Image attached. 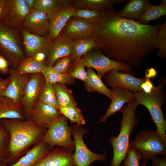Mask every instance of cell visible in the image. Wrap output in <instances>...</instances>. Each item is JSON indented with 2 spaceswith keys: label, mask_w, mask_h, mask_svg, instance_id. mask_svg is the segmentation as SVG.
Masks as SVG:
<instances>
[{
  "label": "cell",
  "mask_w": 166,
  "mask_h": 166,
  "mask_svg": "<svg viewBox=\"0 0 166 166\" xmlns=\"http://www.w3.org/2000/svg\"><path fill=\"white\" fill-rule=\"evenodd\" d=\"M10 81L9 77L0 81V98L3 96V93Z\"/></svg>",
  "instance_id": "44"
},
{
  "label": "cell",
  "mask_w": 166,
  "mask_h": 166,
  "mask_svg": "<svg viewBox=\"0 0 166 166\" xmlns=\"http://www.w3.org/2000/svg\"><path fill=\"white\" fill-rule=\"evenodd\" d=\"M9 64L7 60L0 55V72L1 74H6L9 73Z\"/></svg>",
  "instance_id": "42"
},
{
  "label": "cell",
  "mask_w": 166,
  "mask_h": 166,
  "mask_svg": "<svg viewBox=\"0 0 166 166\" xmlns=\"http://www.w3.org/2000/svg\"><path fill=\"white\" fill-rule=\"evenodd\" d=\"M6 9V0H0V21H4Z\"/></svg>",
  "instance_id": "45"
},
{
  "label": "cell",
  "mask_w": 166,
  "mask_h": 166,
  "mask_svg": "<svg viewBox=\"0 0 166 166\" xmlns=\"http://www.w3.org/2000/svg\"><path fill=\"white\" fill-rule=\"evenodd\" d=\"M2 79H3L2 78L0 77V81L2 80Z\"/></svg>",
  "instance_id": "50"
},
{
  "label": "cell",
  "mask_w": 166,
  "mask_h": 166,
  "mask_svg": "<svg viewBox=\"0 0 166 166\" xmlns=\"http://www.w3.org/2000/svg\"><path fill=\"white\" fill-rule=\"evenodd\" d=\"M85 68L81 65L73 66L67 73L71 77L79 79L85 82L87 78V73Z\"/></svg>",
  "instance_id": "40"
},
{
  "label": "cell",
  "mask_w": 166,
  "mask_h": 166,
  "mask_svg": "<svg viewBox=\"0 0 166 166\" xmlns=\"http://www.w3.org/2000/svg\"><path fill=\"white\" fill-rule=\"evenodd\" d=\"M74 152L56 146L34 166H77L73 158Z\"/></svg>",
  "instance_id": "18"
},
{
  "label": "cell",
  "mask_w": 166,
  "mask_h": 166,
  "mask_svg": "<svg viewBox=\"0 0 166 166\" xmlns=\"http://www.w3.org/2000/svg\"><path fill=\"white\" fill-rule=\"evenodd\" d=\"M129 145L140 153L145 164L154 155L160 154L166 157V143L156 130L145 129L140 131Z\"/></svg>",
  "instance_id": "6"
},
{
  "label": "cell",
  "mask_w": 166,
  "mask_h": 166,
  "mask_svg": "<svg viewBox=\"0 0 166 166\" xmlns=\"http://www.w3.org/2000/svg\"><path fill=\"white\" fill-rule=\"evenodd\" d=\"M71 136L67 118L61 115L50 125L41 141L52 149L58 146L74 152L75 143Z\"/></svg>",
  "instance_id": "8"
},
{
  "label": "cell",
  "mask_w": 166,
  "mask_h": 166,
  "mask_svg": "<svg viewBox=\"0 0 166 166\" xmlns=\"http://www.w3.org/2000/svg\"><path fill=\"white\" fill-rule=\"evenodd\" d=\"M95 25V24L72 17L60 34L70 41L92 37Z\"/></svg>",
  "instance_id": "13"
},
{
  "label": "cell",
  "mask_w": 166,
  "mask_h": 166,
  "mask_svg": "<svg viewBox=\"0 0 166 166\" xmlns=\"http://www.w3.org/2000/svg\"><path fill=\"white\" fill-rule=\"evenodd\" d=\"M101 12L93 35L97 48L115 61L139 67L156 49L155 39L161 25L142 24L121 17L111 9Z\"/></svg>",
  "instance_id": "1"
},
{
  "label": "cell",
  "mask_w": 166,
  "mask_h": 166,
  "mask_svg": "<svg viewBox=\"0 0 166 166\" xmlns=\"http://www.w3.org/2000/svg\"><path fill=\"white\" fill-rule=\"evenodd\" d=\"M138 105L134 101L128 103L120 110L122 117L120 121V132L117 136L113 135L109 140L113 151L109 166H120L126 157L129 146L130 136L139 123L136 114Z\"/></svg>",
  "instance_id": "3"
},
{
  "label": "cell",
  "mask_w": 166,
  "mask_h": 166,
  "mask_svg": "<svg viewBox=\"0 0 166 166\" xmlns=\"http://www.w3.org/2000/svg\"><path fill=\"white\" fill-rule=\"evenodd\" d=\"M25 1L30 11L35 9L37 0H25Z\"/></svg>",
  "instance_id": "46"
},
{
  "label": "cell",
  "mask_w": 166,
  "mask_h": 166,
  "mask_svg": "<svg viewBox=\"0 0 166 166\" xmlns=\"http://www.w3.org/2000/svg\"><path fill=\"white\" fill-rule=\"evenodd\" d=\"M10 135L0 120V156L4 159L10 156L8 147L10 141Z\"/></svg>",
  "instance_id": "36"
},
{
  "label": "cell",
  "mask_w": 166,
  "mask_h": 166,
  "mask_svg": "<svg viewBox=\"0 0 166 166\" xmlns=\"http://www.w3.org/2000/svg\"><path fill=\"white\" fill-rule=\"evenodd\" d=\"M6 5L4 21L15 29L21 28L30 12L25 0H6Z\"/></svg>",
  "instance_id": "15"
},
{
  "label": "cell",
  "mask_w": 166,
  "mask_h": 166,
  "mask_svg": "<svg viewBox=\"0 0 166 166\" xmlns=\"http://www.w3.org/2000/svg\"><path fill=\"white\" fill-rule=\"evenodd\" d=\"M87 78L84 82L86 89L89 92H95L102 93L111 100L112 94L111 90L104 84L101 78L91 68L87 67Z\"/></svg>",
  "instance_id": "25"
},
{
  "label": "cell",
  "mask_w": 166,
  "mask_h": 166,
  "mask_svg": "<svg viewBox=\"0 0 166 166\" xmlns=\"http://www.w3.org/2000/svg\"><path fill=\"white\" fill-rule=\"evenodd\" d=\"M61 34L53 40L48 57L46 65L53 66L59 59L71 56L72 53L71 42Z\"/></svg>",
  "instance_id": "22"
},
{
  "label": "cell",
  "mask_w": 166,
  "mask_h": 166,
  "mask_svg": "<svg viewBox=\"0 0 166 166\" xmlns=\"http://www.w3.org/2000/svg\"><path fill=\"white\" fill-rule=\"evenodd\" d=\"M64 0H37L34 9L41 11L47 12L59 6Z\"/></svg>",
  "instance_id": "39"
},
{
  "label": "cell",
  "mask_w": 166,
  "mask_h": 166,
  "mask_svg": "<svg viewBox=\"0 0 166 166\" xmlns=\"http://www.w3.org/2000/svg\"><path fill=\"white\" fill-rule=\"evenodd\" d=\"M166 14V0H163L157 5L152 4L142 14L138 22L141 24H148L151 20L156 19Z\"/></svg>",
  "instance_id": "29"
},
{
  "label": "cell",
  "mask_w": 166,
  "mask_h": 166,
  "mask_svg": "<svg viewBox=\"0 0 166 166\" xmlns=\"http://www.w3.org/2000/svg\"><path fill=\"white\" fill-rule=\"evenodd\" d=\"M116 69L106 73L103 77L106 84L112 87H118L132 92L142 91L140 87L146 77H135L130 73Z\"/></svg>",
  "instance_id": "12"
},
{
  "label": "cell",
  "mask_w": 166,
  "mask_h": 166,
  "mask_svg": "<svg viewBox=\"0 0 166 166\" xmlns=\"http://www.w3.org/2000/svg\"><path fill=\"white\" fill-rule=\"evenodd\" d=\"M142 159L140 153L129 145L126 157L123 161L124 166H139Z\"/></svg>",
  "instance_id": "37"
},
{
  "label": "cell",
  "mask_w": 166,
  "mask_h": 166,
  "mask_svg": "<svg viewBox=\"0 0 166 166\" xmlns=\"http://www.w3.org/2000/svg\"><path fill=\"white\" fill-rule=\"evenodd\" d=\"M123 0H76L73 4L76 9H86L100 12L111 10L114 4Z\"/></svg>",
  "instance_id": "27"
},
{
  "label": "cell",
  "mask_w": 166,
  "mask_h": 166,
  "mask_svg": "<svg viewBox=\"0 0 166 166\" xmlns=\"http://www.w3.org/2000/svg\"><path fill=\"white\" fill-rule=\"evenodd\" d=\"M75 143V151L73 155L74 162L77 166H89L97 161L104 162L106 160L105 153L97 154L90 151L85 143L83 136L89 131L82 125L76 124L70 127Z\"/></svg>",
  "instance_id": "9"
},
{
  "label": "cell",
  "mask_w": 166,
  "mask_h": 166,
  "mask_svg": "<svg viewBox=\"0 0 166 166\" xmlns=\"http://www.w3.org/2000/svg\"><path fill=\"white\" fill-rule=\"evenodd\" d=\"M93 50L83 58L74 61L73 66L81 65L85 67L93 68L101 78L107 72L114 69L130 73L132 70L130 65L112 60L105 56L98 48Z\"/></svg>",
  "instance_id": "7"
},
{
  "label": "cell",
  "mask_w": 166,
  "mask_h": 166,
  "mask_svg": "<svg viewBox=\"0 0 166 166\" xmlns=\"http://www.w3.org/2000/svg\"><path fill=\"white\" fill-rule=\"evenodd\" d=\"M73 1L64 0L58 7L46 12L49 23V36L53 40L59 35L72 16L76 9L73 5Z\"/></svg>",
  "instance_id": "11"
},
{
  "label": "cell",
  "mask_w": 166,
  "mask_h": 166,
  "mask_svg": "<svg viewBox=\"0 0 166 166\" xmlns=\"http://www.w3.org/2000/svg\"><path fill=\"white\" fill-rule=\"evenodd\" d=\"M142 166H146V164H145L143 162L142 164Z\"/></svg>",
  "instance_id": "49"
},
{
  "label": "cell",
  "mask_w": 166,
  "mask_h": 166,
  "mask_svg": "<svg viewBox=\"0 0 166 166\" xmlns=\"http://www.w3.org/2000/svg\"><path fill=\"white\" fill-rule=\"evenodd\" d=\"M140 87L142 91L146 93H150L157 89V87L154 85L148 77H146L144 82L141 85Z\"/></svg>",
  "instance_id": "41"
},
{
  "label": "cell",
  "mask_w": 166,
  "mask_h": 166,
  "mask_svg": "<svg viewBox=\"0 0 166 166\" xmlns=\"http://www.w3.org/2000/svg\"><path fill=\"white\" fill-rule=\"evenodd\" d=\"M38 101L58 110L59 105L53 84L45 82L39 96Z\"/></svg>",
  "instance_id": "33"
},
{
  "label": "cell",
  "mask_w": 166,
  "mask_h": 166,
  "mask_svg": "<svg viewBox=\"0 0 166 166\" xmlns=\"http://www.w3.org/2000/svg\"><path fill=\"white\" fill-rule=\"evenodd\" d=\"M41 73L43 75L45 82L54 84L61 83L65 85H71L74 82V79L69 76L67 73H61L53 70L51 66L46 65Z\"/></svg>",
  "instance_id": "30"
},
{
  "label": "cell",
  "mask_w": 166,
  "mask_h": 166,
  "mask_svg": "<svg viewBox=\"0 0 166 166\" xmlns=\"http://www.w3.org/2000/svg\"><path fill=\"white\" fill-rule=\"evenodd\" d=\"M16 29L4 21H0V55L16 69L26 57Z\"/></svg>",
  "instance_id": "5"
},
{
  "label": "cell",
  "mask_w": 166,
  "mask_h": 166,
  "mask_svg": "<svg viewBox=\"0 0 166 166\" xmlns=\"http://www.w3.org/2000/svg\"><path fill=\"white\" fill-rule=\"evenodd\" d=\"M21 28L34 34L49 35V23L47 13L34 9L30 11Z\"/></svg>",
  "instance_id": "16"
},
{
  "label": "cell",
  "mask_w": 166,
  "mask_h": 166,
  "mask_svg": "<svg viewBox=\"0 0 166 166\" xmlns=\"http://www.w3.org/2000/svg\"><path fill=\"white\" fill-rule=\"evenodd\" d=\"M151 5L148 0H129L118 14L122 17L138 21L145 10Z\"/></svg>",
  "instance_id": "24"
},
{
  "label": "cell",
  "mask_w": 166,
  "mask_h": 166,
  "mask_svg": "<svg viewBox=\"0 0 166 166\" xmlns=\"http://www.w3.org/2000/svg\"><path fill=\"white\" fill-rule=\"evenodd\" d=\"M2 124L10 137L8 147L10 156L3 162L7 165L17 162L32 146L41 141L47 128L41 127L31 119H3Z\"/></svg>",
  "instance_id": "2"
},
{
  "label": "cell",
  "mask_w": 166,
  "mask_h": 166,
  "mask_svg": "<svg viewBox=\"0 0 166 166\" xmlns=\"http://www.w3.org/2000/svg\"><path fill=\"white\" fill-rule=\"evenodd\" d=\"M53 85L59 106H77L72 91L67 88L65 84L57 83Z\"/></svg>",
  "instance_id": "28"
},
{
  "label": "cell",
  "mask_w": 166,
  "mask_h": 166,
  "mask_svg": "<svg viewBox=\"0 0 166 166\" xmlns=\"http://www.w3.org/2000/svg\"><path fill=\"white\" fill-rule=\"evenodd\" d=\"M46 65L45 62L38 61L31 57L26 58L16 70L22 73L31 74L41 73Z\"/></svg>",
  "instance_id": "31"
},
{
  "label": "cell",
  "mask_w": 166,
  "mask_h": 166,
  "mask_svg": "<svg viewBox=\"0 0 166 166\" xmlns=\"http://www.w3.org/2000/svg\"><path fill=\"white\" fill-rule=\"evenodd\" d=\"M26 58L40 52L49 54L53 40L49 35L42 36L30 33L21 28Z\"/></svg>",
  "instance_id": "14"
},
{
  "label": "cell",
  "mask_w": 166,
  "mask_h": 166,
  "mask_svg": "<svg viewBox=\"0 0 166 166\" xmlns=\"http://www.w3.org/2000/svg\"><path fill=\"white\" fill-rule=\"evenodd\" d=\"M121 166H124L123 164H122Z\"/></svg>",
  "instance_id": "51"
},
{
  "label": "cell",
  "mask_w": 166,
  "mask_h": 166,
  "mask_svg": "<svg viewBox=\"0 0 166 166\" xmlns=\"http://www.w3.org/2000/svg\"><path fill=\"white\" fill-rule=\"evenodd\" d=\"M101 12L86 9H76L72 17L95 24L101 19Z\"/></svg>",
  "instance_id": "35"
},
{
  "label": "cell",
  "mask_w": 166,
  "mask_h": 166,
  "mask_svg": "<svg viewBox=\"0 0 166 166\" xmlns=\"http://www.w3.org/2000/svg\"><path fill=\"white\" fill-rule=\"evenodd\" d=\"M45 81L41 73L31 74L21 101L25 120L30 119L33 109L38 101Z\"/></svg>",
  "instance_id": "10"
},
{
  "label": "cell",
  "mask_w": 166,
  "mask_h": 166,
  "mask_svg": "<svg viewBox=\"0 0 166 166\" xmlns=\"http://www.w3.org/2000/svg\"><path fill=\"white\" fill-rule=\"evenodd\" d=\"M8 74L10 81L3 96L10 98L16 102L21 103L24 88L31 74L20 73L11 67Z\"/></svg>",
  "instance_id": "17"
},
{
  "label": "cell",
  "mask_w": 166,
  "mask_h": 166,
  "mask_svg": "<svg viewBox=\"0 0 166 166\" xmlns=\"http://www.w3.org/2000/svg\"><path fill=\"white\" fill-rule=\"evenodd\" d=\"M61 115L57 109L38 101L33 109L30 119L38 125L48 128Z\"/></svg>",
  "instance_id": "19"
},
{
  "label": "cell",
  "mask_w": 166,
  "mask_h": 166,
  "mask_svg": "<svg viewBox=\"0 0 166 166\" xmlns=\"http://www.w3.org/2000/svg\"><path fill=\"white\" fill-rule=\"evenodd\" d=\"M58 110L61 114L69 120L71 124L82 125L86 123L81 110L77 106H59Z\"/></svg>",
  "instance_id": "32"
},
{
  "label": "cell",
  "mask_w": 166,
  "mask_h": 166,
  "mask_svg": "<svg viewBox=\"0 0 166 166\" xmlns=\"http://www.w3.org/2000/svg\"><path fill=\"white\" fill-rule=\"evenodd\" d=\"M71 47V57L74 61L97 48V45L95 39L92 37L72 41Z\"/></svg>",
  "instance_id": "26"
},
{
  "label": "cell",
  "mask_w": 166,
  "mask_h": 166,
  "mask_svg": "<svg viewBox=\"0 0 166 166\" xmlns=\"http://www.w3.org/2000/svg\"><path fill=\"white\" fill-rule=\"evenodd\" d=\"M74 60L71 56H66L58 59L54 65L51 66L52 69L59 73H66L73 66Z\"/></svg>",
  "instance_id": "38"
},
{
  "label": "cell",
  "mask_w": 166,
  "mask_h": 166,
  "mask_svg": "<svg viewBox=\"0 0 166 166\" xmlns=\"http://www.w3.org/2000/svg\"><path fill=\"white\" fill-rule=\"evenodd\" d=\"M5 163L3 161L0 162V166H4Z\"/></svg>",
  "instance_id": "47"
},
{
  "label": "cell",
  "mask_w": 166,
  "mask_h": 166,
  "mask_svg": "<svg viewBox=\"0 0 166 166\" xmlns=\"http://www.w3.org/2000/svg\"><path fill=\"white\" fill-rule=\"evenodd\" d=\"M52 148L46 143L41 141L30 149L17 162L4 166H34L49 153Z\"/></svg>",
  "instance_id": "21"
},
{
  "label": "cell",
  "mask_w": 166,
  "mask_h": 166,
  "mask_svg": "<svg viewBox=\"0 0 166 166\" xmlns=\"http://www.w3.org/2000/svg\"><path fill=\"white\" fill-rule=\"evenodd\" d=\"M13 119L25 120L22 104L3 96L0 98V120Z\"/></svg>",
  "instance_id": "23"
},
{
  "label": "cell",
  "mask_w": 166,
  "mask_h": 166,
  "mask_svg": "<svg viewBox=\"0 0 166 166\" xmlns=\"http://www.w3.org/2000/svg\"><path fill=\"white\" fill-rule=\"evenodd\" d=\"M149 160L151 161L152 166H166V157L161 159L155 155L152 157Z\"/></svg>",
  "instance_id": "43"
},
{
  "label": "cell",
  "mask_w": 166,
  "mask_h": 166,
  "mask_svg": "<svg viewBox=\"0 0 166 166\" xmlns=\"http://www.w3.org/2000/svg\"><path fill=\"white\" fill-rule=\"evenodd\" d=\"M157 87L156 90L149 93L143 91L132 93L138 105H143L148 110L156 126L157 132L166 143V121L161 108L165 102L166 94L163 85Z\"/></svg>",
  "instance_id": "4"
},
{
  "label": "cell",
  "mask_w": 166,
  "mask_h": 166,
  "mask_svg": "<svg viewBox=\"0 0 166 166\" xmlns=\"http://www.w3.org/2000/svg\"><path fill=\"white\" fill-rule=\"evenodd\" d=\"M4 159H5L4 158H3L2 156H0V162H1V161H3V160H4Z\"/></svg>",
  "instance_id": "48"
},
{
  "label": "cell",
  "mask_w": 166,
  "mask_h": 166,
  "mask_svg": "<svg viewBox=\"0 0 166 166\" xmlns=\"http://www.w3.org/2000/svg\"><path fill=\"white\" fill-rule=\"evenodd\" d=\"M111 88L112 101L105 114L101 117V123H105L108 118L121 110L125 103L135 101L132 92L118 87Z\"/></svg>",
  "instance_id": "20"
},
{
  "label": "cell",
  "mask_w": 166,
  "mask_h": 166,
  "mask_svg": "<svg viewBox=\"0 0 166 166\" xmlns=\"http://www.w3.org/2000/svg\"><path fill=\"white\" fill-rule=\"evenodd\" d=\"M155 48L158 49L157 57L164 59L166 57V22L160 25L155 40Z\"/></svg>",
  "instance_id": "34"
}]
</instances>
